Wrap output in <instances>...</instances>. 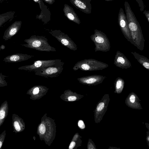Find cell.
I'll return each instance as SVG.
<instances>
[{
	"label": "cell",
	"instance_id": "1",
	"mask_svg": "<svg viewBox=\"0 0 149 149\" xmlns=\"http://www.w3.org/2000/svg\"><path fill=\"white\" fill-rule=\"evenodd\" d=\"M124 6L133 45L142 51L144 48L145 40L141 26L128 2L125 1Z\"/></svg>",
	"mask_w": 149,
	"mask_h": 149
},
{
	"label": "cell",
	"instance_id": "2",
	"mask_svg": "<svg viewBox=\"0 0 149 149\" xmlns=\"http://www.w3.org/2000/svg\"><path fill=\"white\" fill-rule=\"evenodd\" d=\"M26 43L21 44L26 47L40 51L55 52L56 49L50 45L48 42V39L44 36L33 35L25 39Z\"/></svg>",
	"mask_w": 149,
	"mask_h": 149
},
{
	"label": "cell",
	"instance_id": "3",
	"mask_svg": "<svg viewBox=\"0 0 149 149\" xmlns=\"http://www.w3.org/2000/svg\"><path fill=\"white\" fill-rule=\"evenodd\" d=\"M61 64V61L59 59L39 60L34 61L33 63L31 65L21 66L18 69L33 72L34 70L37 69Z\"/></svg>",
	"mask_w": 149,
	"mask_h": 149
},
{
	"label": "cell",
	"instance_id": "4",
	"mask_svg": "<svg viewBox=\"0 0 149 149\" xmlns=\"http://www.w3.org/2000/svg\"><path fill=\"white\" fill-rule=\"evenodd\" d=\"M61 64L37 69L33 72L36 75L45 78H54L58 76L60 73L62 69Z\"/></svg>",
	"mask_w": 149,
	"mask_h": 149
},
{
	"label": "cell",
	"instance_id": "5",
	"mask_svg": "<svg viewBox=\"0 0 149 149\" xmlns=\"http://www.w3.org/2000/svg\"><path fill=\"white\" fill-rule=\"evenodd\" d=\"M118 21L125 37L128 41L133 44V42L129 28L126 16L122 8H120L119 10L118 16Z\"/></svg>",
	"mask_w": 149,
	"mask_h": 149
},
{
	"label": "cell",
	"instance_id": "6",
	"mask_svg": "<svg viewBox=\"0 0 149 149\" xmlns=\"http://www.w3.org/2000/svg\"><path fill=\"white\" fill-rule=\"evenodd\" d=\"M91 0H70L72 4L83 13L90 14L91 13Z\"/></svg>",
	"mask_w": 149,
	"mask_h": 149
},
{
	"label": "cell",
	"instance_id": "7",
	"mask_svg": "<svg viewBox=\"0 0 149 149\" xmlns=\"http://www.w3.org/2000/svg\"><path fill=\"white\" fill-rule=\"evenodd\" d=\"M33 56L32 55L17 53L8 55L5 57L3 61L6 63H17L28 60Z\"/></svg>",
	"mask_w": 149,
	"mask_h": 149
},
{
	"label": "cell",
	"instance_id": "8",
	"mask_svg": "<svg viewBox=\"0 0 149 149\" xmlns=\"http://www.w3.org/2000/svg\"><path fill=\"white\" fill-rule=\"evenodd\" d=\"M65 10V14L68 19L77 24H80V20L72 8L66 5Z\"/></svg>",
	"mask_w": 149,
	"mask_h": 149
},
{
	"label": "cell",
	"instance_id": "9",
	"mask_svg": "<svg viewBox=\"0 0 149 149\" xmlns=\"http://www.w3.org/2000/svg\"><path fill=\"white\" fill-rule=\"evenodd\" d=\"M139 63L149 71V59L135 52H131Z\"/></svg>",
	"mask_w": 149,
	"mask_h": 149
},
{
	"label": "cell",
	"instance_id": "10",
	"mask_svg": "<svg viewBox=\"0 0 149 149\" xmlns=\"http://www.w3.org/2000/svg\"><path fill=\"white\" fill-rule=\"evenodd\" d=\"M120 56L118 57L117 59V62L123 68L127 69L132 67L130 62L128 59L122 54H120Z\"/></svg>",
	"mask_w": 149,
	"mask_h": 149
},
{
	"label": "cell",
	"instance_id": "11",
	"mask_svg": "<svg viewBox=\"0 0 149 149\" xmlns=\"http://www.w3.org/2000/svg\"><path fill=\"white\" fill-rule=\"evenodd\" d=\"M39 130L40 132L42 134H43L46 131V128L44 125L43 124H41L39 127Z\"/></svg>",
	"mask_w": 149,
	"mask_h": 149
},
{
	"label": "cell",
	"instance_id": "12",
	"mask_svg": "<svg viewBox=\"0 0 149 149\" xmlns=\"http://www.w3.org/2000/svg\"><path fill=\"white\" fill-rule=\"evenodd\" d=\"M104 103L103 102L100 103L97 107V110L98 111H101L104 108Z\"/></svg>",
	"mask_w": 149,
	"mask_h": 149
},
{
	"label": "cell",
	"instance_id": "13",
	"mask_svg": "<svg viewBox=\"0 0 149 149\" xmlns=\"http://www.w3.org/2000/svg\"><path fill=\"white\" fill-rule=\"evenodd\" d=\"M14 125L15 130L17 131H19L20 130V126L19 123L17 121H15L14 122Z\"/></svg>",
	"mask_w": 149,
	"mask_h": 149
},
{
	"label": "cell",
	"instance_id": "14",
	"mask_svg": "<svg viewBox=\"0 0 149 149\" xmlns=\"http://www.w3.org/2000/svg\"><path fill=\"white\" fill-rule=\"evenodd\" d=\"M95 40L98 43H101L104 42V39L98 36L95 38Z\"/></svg>",
	"mask_w": 149,
	"mask_h": 149
},
{
	"label": "cell",
	"instance_id": "15",
	"mask_svg": "<svg viewBox=\"0 0 149 149\" xmlns=\"http://www.w3.org/2000/svg\"><path fill=\"white\" fill-rule=\"evenodd\" d=\"M96 81V79L94 78L89 79L86 80V82L87 84L93 83Z\"/></svg>",
	"mask_w": 149,
	"mask_h": 149
},
{
	"label": "cell",
	"instance_id": "16",
	"mask_svg": "<svg viewBox=\"0 0 149 149\" xmlns=\"http://www.w3.org/2000/svg\"><path fill=\"white\" fill-rule=\"evenodd\" d=\"M78 126L81 129H84L85 128V126L83 122L81 120H79L78 123Z\"/></svg>",
	"mask_w": 149,
	"mask_h": 149
},
{
	"label": "cell",
	"instance_id": "17",
	"mask_svg": "<svg viewBox=\"0 0 149 149\" xmlns=\"http://www.w3.org/2000/svg\"><path fill=\"white\" fill-rule=\"evenodd\" d=\"M5 111L3 110H1L0 111V119H3L5 117Z\"/></svg>",
	"mask_w": 149,
	"mask_h": 149
},
{
	"label": "cell",
	"instance_id": "18",
	"mask_svg": "<svg viewBox=\"0 0 149 149\" xmlns=\"http://www.w3.org/2000/svg\"><path fill=\"white\" fill-rule=\"evenodd\" d=\"M122 83V81L121 80H119L117 81L116 87L117 89H119L121 87Z\"/></svg>",
	"mask_w": 149,
	"mask_h": 149
},
{
	"label": "cell",
	"instance_id": "19",
	"mask_svg": "<svg viewBox=\"0 0 149 149\" xmlns=\"http://www.w3.org/2000/svg\"><path fill=\"white\" fill-rule=\"evenodd\" d=\"M82 68L85 70H88L90 69V66L87 64H84L81 65Z\"/></svg>",
	"mask_w": 149,
	"mask_h": 149
},
{
	"label": "cell",
	"instance_id": "20",
	"mask_svg": "<svg viewBox=\"0 0 149 149\" xmlns=\"http://www.w3.org/2000/svg\"><path fill=\"white\" fill-rule=\"evenodd\" d=\"M39 92V88L38 87H36L33 90V94L35 95L37 94Z\"/></svg>",
	"mask_w": 149,
	"mask_h": 149
},
{
	"label": "cell",
	"instance_id": "21",
	"mask_svg": "<svg viewBox=\"0 0 149 149\" xmlns=\"http://www.w3.org/2000/svg\"><path fill=\"white\" fill-rule=\"evenodd\" d=\"M149 22V11L145 10L143 13Z\"/></svg>",
	"mask_w": 149,
	"mask_h": 149
},
{
	"label": "cell",
	"instance_id": "22",
	"mask_svg": "<svg viewBox=\"0 0 149 149\" xmlns=\"http://www.w3.org/2000/svg\"><path fill=\"white\" fill-rule=\"evenodd\" d=\"M77 97L75 96H70L68 97V100L70 101H73L75 100Z\"/></svg>",
	"mask_w": 149,
	"mask_h": 149
},
{
	"label": "cell",
	"instance_id": "23",
	"mask_svg": "<svg viewBox=\"0 0 149 149\" xmlns=\"http://www.w3.org/2000/svg\"><path fill=\"white\" fill-rule=\"evenodd\" d=\"M75 143L74 141H72L70 143L69 146V148L70 149H73L74 147L75 146Z\"/></svg>",
	"mask_w": 149,
	"mask_h": 149
},
{
	"label": "cell",
	"instance_id": "24",
	"mask_svg": "<svg viewBox=\"0 0 149 149\" xmlns=\"http://www.w3.org/2000/svg\"><path fill=\"white\" fill-rule=\"evenodd\" d=\"M130 101L132 103L134 102L135 100V96L133 95H131L130 98Z\"/></svg>",
	"mask_w": 149,
	"mask_h": 149
},
{
	"label": "cell",
	"instance_id": "25",
	"mask_svg": "<svg viewBox=\"0 0 149 149\" xmlns=\"http://www.w3.org/2000/svg\"><path fill=\"white\" fill-rule=\"evenodd\" d=\"M6 48L5 46L3 45H2L0 46V50H3Z\"/></svg>",
	"mask_w": 149,
	"mask_h": 149
},
{
	"label": "cell",
	"instance_id": "26",
	"mask_svg": "<svg viewBox=\"0 0 149 149\" xmlns=\"http://www.w3.org/2000/svg\"><path fill=\"white\" fill-rule=\"evenodd\" d=\"M2 145V143L1 141H0V148H1Z\"/></svg>",
	"mask_w": 149,
	"mask_h": 149
},
{
	"label": "cell",
	"instance_id": "27",
	"mask_svg": "<svg viewBox=\"0 0 149 149\" xmlns=\"http://www.w3.org/2000/svg\"><path fill=\"white\" fill-rule=\"evenodd\" d=\"M105 1H112L113 0H105Z\"/></svg>",
	"mask_w": 149,
	"mask_h": 149
},
{
	"label": "cell",
	"instance_id": "28",
	"mask_svg": "<svg viewBox=\"0 0 149 149\" xmlns=\"http://www.w3.org/2000/svg\"><path fill=\"white\" fill-rule=\"evenodd\" d=\"M34 1H38L39 0H33Z\"/></svg>",
	"mask_w": 149,
	"mask_h": 149
},
{
	"label": "cell",
	"instance_id": "29",
	"mask_svg": "<svg viewBox=\"0 0 149 149\" xmlns=\"http://www.w3.org/2000/svg\"><path fill=\"white\" fill-rule=\"evenodd\" d=\"M46 1H48V0H46Z\"/></svg>",
	"mask_w": 149,
	"mask_h": 149
},
{
	"label": "cell",
	"instance_id": "30",
	"mask_svg": "<svg viewBox=\"0 0 149 149\" xmlns=\"http://www.w3.org/2000/svg\"></svg>",
	"mask_w": 149,
	"mask_h": 149
}]
</instances>
